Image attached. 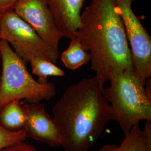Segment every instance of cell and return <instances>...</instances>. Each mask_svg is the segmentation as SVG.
<instances>
[{
	"instance_id": "6da1fadb",
	"label": "cell",
	"mask_w": 151,
	"mask_h": 151,
	"mask_svg": "<svg viewBox=\"0 0 151 151\" xmlns=\"http://www.w3.org/2000/svg\"><path fill=\"white\" fill-rule=\"evenodd\" d=\"M74 37L89 52L91 70L103 87L114 76L134 68L115 0H91Z\"/></svg>"
},
{
	"instance_id": "7a4b0ae2",
	"label": "cell",
	"mask_w": 151,
	"mask_h": 151,
	"mask_svg": "<svg viewBox=\"0 0 151 151\" xmlns=\"http://www.w3.org/2000/svg\"><path fill=\"white\" fill-rule=\"evenodd\" d=\"M96 78H82L67 88L52 109L65 151H88L113 120L111 109Z\"/></svg>"
},
{
	"instance_id": "3957f363",
	"label": "cell",
	"mask_w": 151,
	"mask_h": 151,
	"mask_svg": "<svg viewBox=\"0 0 151 151\" xmlns=\"http://www.w3.org/2000/svg\"><path fill=\"white\" fill-rule=\"evenodd\" d=\"M109 81L103 95L110 105L113 120L124 135L141 121L151 120V78L145 84L134 68L123 70Z\"/></svg>"
},
{
	"instance_id": "277c9868",
	"label": "cell",
	"mask_w": 151,
	"mask_h": 151,
	"mask_svg": "<svg viewBox=\"0 0 151 151\" xmlns=\"http://www.w3.org/2000/svg\"><path fill=\"white\" fill-rule=\"evenodd\" d=\"M2 75L0 78V109L14 101L24 100L28 103L49 100L56 93L51 82L41 83L28 72L24 60L6 41L0 40Z\"/></svg>"
},
{
	"instance_id": "5b68a950",
	"label": "cell",
	"mask_w": 151,
	"mask_h": 151,
	"mask_svg": "<svg viewBox=\"0 0 151 151\" xmlns=\"http://www.w3.org/2000/svg\"><path fill=\"white\" fill-rule=\"evenodd\" d=\"M1 39L6 41L25 63L32 57H41L56 63L60 50L50 46L13 10L2 13Z\"/></svg>"
},
{
	"instance_id": "8992f818",
	"label": "cell",
	"mask_w": 151,
	"mask_h": 151,
	"mask_svg": "<svg viewBox=\"0 0 151 151\" xmlns=\"http://www.w3.org/2000/svg\"><path fill=\"white\" fill-rule=\"evenodd\" d=\"M135 0H115L124 25L133 66L142 81L151 77V38L132 9Z\"/></svg>"
},
{
	"instance_id": "52a82bcc",
	"label": "cell",
	"mask_w": 151,
	"mask_h": 151,
	"mask_svg": "<svg viewBox=\"0 0 151 151\" xmlns=\"http://www.w3.org/2000/svg\"><path fill=\"white\" fill-rule=\"evenodd\" d=\"M12 10L44 41L60 50V41L64 36L57 27L45 0H17Z\"/></svg>"
},
{
	"instance_id": "ba28073f",
	"label": "cell",
	"mask_w": 151,
	"mask_h": 151,
	"mask_svg": "<svg viewBox=\"0 0 151 151\" xmlns=\"http://www.w3.org/2000/svg\"><path fill=\"white\" fill-rule=\"evenodd\" d=\"M25 114L24 129L27 137L53 147H61L58 130L53 118L40 103H24Z\"/></svg>"
},
{
	"instance_id": "9c48e42d",
	"label": "cell",
	"mask_w": 151,
	"mask_h": 151,
	"mask_svg": "<svg viewBox=\"0 0 151 151\" xmlns=\"http://www.w3.org/2000/svg\"><path fill=\"white\" fill-rule=\"evenodd\" d=\"M64 38L70 39L80 24L85 0H45Z\"/></svg>"
},
{
	"instance_id": "30bf717a",
	"label": "cell",
	"mask_w": 151,
	"mask_h": 151,
	"mask_svg": "<svg viewBox=\"0 0 151 151\" xmlns=\"http://www.w3.org/2000/svg\"><path fill=\"white\" fill-rule=\"evenodd\" d=\"M97 151H151V122H145L143 129L136 124L125 134L119 146L105 145Z\"/></svg>"
},
{
	"instance_id": "8fae6325",
	"label": "cell",
	"mask_w": 151,
	"mask_h": 151,
	"mask_svg": "<svg viewBox=\"0 0 151 151\" xmlns=\"http://www.w3.org/2000/svg\"><path fill=\"white\" fill-rule=\"evenodd\" d=\"M20 101L8 103L0 109V125L10 131L23 129L25 123V114L23 104Z\"/></svg>"
},
{
	"instance_id": "7c38bea8",
	"label": "cell",
	"mask_w": 151,
	"mask_h": 151,
	"mask_svg": "<svg viewBox=\"0 0 151 151\" xmlns=\"http://www.w3.org/2000/svg\"><path fill=\"white\" fill-rule=\"evenodd\" d=\"M68 48L60 55L62 63L68 70H77L90 62V55L75 37L70 39Z\"/></svg>"
},
{
	"instance_id": "4fadbf2b",
	"label": "cell",
	"mask_w": 151,
	"mask_h": 151,
	"mask_svg": "<svg viewBox=\"0 0 151 151\" xmlns=\"http://www.w3.org/2000/svg\"><path fill=\"white\" fill-rule=\"evenodd\" d=\"M32 74L38 77L37 81L41 83L48 82L49 76L63 77L65 73L55 63L41 57H34L29 60Z\"/></svg>"
},
{
	"instance_id": "5bb4252c",
	"label": "cell",
	"mask_w": 151,
	"mask_h": 151,
	"mask_svg": "<svg viewBox=\"0 0 151 151\" xmlns=\"http://www.w3.org/2000/svg\"><path fill=\"white\" fill-rule=\"evenodd\" d=\"M27 138L24 129L10 131L0 125V150L16 143L25 141Z\"/></svg>"
},
{
	"instance_id": "9a60e30c",
	"label": "cell",
	"mask_w": 151,
	"mask_h": 151,
	"mask_svg": "<svg viewBox=\"0 0 151 151\" xmlns=\"http://www.w3.org/2000/svg\"><path fill=\"white\" fill-rule=\"evenodd\" d=\"M0 151H39L34 146L22 141L4 148Z\"/></svg>"
},
{
	"instance_id": "2e32d148",
	"label": "cell",
	"mask_w": 151,
	"mask_h": 151,
	"mask_svg": "<svg viewBox=\"0 0 151 151\" xmlns=\"http://www.w3.org/2000/svg\"><path fill=\"white\" fill-rule=\"evenodd\" d=\"M17 0H0V11L4 12L6 11L12 10L13 7Z\"/></svg>"
},
{
	"instance_id": "e0dca14e",
	"label": "cell",
	"mask_w": 151,
	"mask_h": 151,
	"mask_svg": "<svg viewBox=\"0 0 151 151\" xmlns=\"http://www.w3.org/2000/svg\"><path fill=\"white\" fill-rule=\"evenodd\" d=\"M2 12L0 11V40H1V17H2Z\"/></svg>"
}]
</instances>
